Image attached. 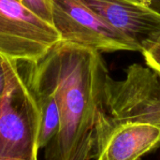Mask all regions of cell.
<instances>
[{"instance_id": "obj_1", "label": "cell", "mask_w": 160, "mask_h": 160, "mask_svg": "<svg viewBox=\"0 0 160 160\" xmlns=\"http://www.w3.org/2000/svg\"><path fill=\"white\" fill-rule=\"evenodd\" d=\"M30 68L52 89L60 110V129L45 148L46 160L92 159L97 112L110 74L101 52L60 41Z\"/></svg>"}, {"instance_id": "obj_2", "label": "cell", "mask_w": 160, "mask_h": 160, "mask_svg": "<svg viewBox=\"0 0 160 160\" xmlns=\"http://www.w3.org/2000/svg\"><path fill=\"white\" fill-rule=\"evenodd\" d=\"M98 112L160 127V74L140 63L129 65L123 79L115 80L109 74Z\"/></svg>"}, {"instance_id": "obj_3", "label": "cell", "mask_w": 160, "mask_h": 160, "mask_svg": "<svg viewBox=\"0 0 160 160\" xmlns=\"http://www.w3.org/2000/svg\"><path fill=\"white\" fill-rule=\"evenodd\" d=\"M0 98V157L38 160L39 110L26 78Z\"/></svg>"}, {"instance_id": "obj_4", "label": "cell", "mask_w": 160, "mask_h": 160, "mask_svg": "<svg viewBox=\"0 0 160 160\" xmlns=\"http://www.w3.org/2000/svg\"><path fill=\"white\" fill-rule=\"evenodd\" d=\"M60 37L54 27L27 9L20 0H0V52L17 62L45 56Z\"/></svg>"}, {"instance_id": "obj_5", "label": "cell", "mask_w": 160, "mask_h": 160, "mask_svg": "<svg viewBox=\"0 0 160 160\" xmlns=\"http://www.w3.org/2000/svg\"><path fill=\"white\" fill-rule=\"evenodd\" d=\"M52 25L60 40L101 53L135 52L132 45L81 0H53Z\"/></svg>"}, {"instance_id": "obj_6", "label": "cell", "mask_w": 160, "mask_h": 160, "mask_svg": "<svg viewBox=\"0 0 160 160\" xmlns=\"http://www.w3.org/2000/svg\"><path fill=\"white\" fill-rule=\"evenodd\" d=\"M158 148V126L97 112L92 159L141 160Z\"/></svg>"}, {"instance_id": "obj_7", "label": "cell", "mask_w": 160, "mask_h": 160, "mask_svg": "<svg viewBox=\"0 0 160 160\" xmlns=\"http://www.w3.org/2000/svg\"><path fill=\"white\" fill-rule=\"evenodd\" d=\"M110 27L128 40L135 52L160 33V12L133 0H81Z\"/></svg>"}, {"instance_id": "obj_8", "label": "cell", "mask_w": 160, "mask_h": 160, "mask_svg": "<svg viewBox=\"0 0 160 160\" xmlns=\"http://www.w3.org/2000/svg\"><path fill=\"white\" fill-rule=\"evenodd\" d=\"M21 62L12 60L0 52V98L6 95L22 77Z\"/></svg>"}, {"instance_id": "obj_9", "label": "cell", "mask_w": 160, "mask_h": 160, "mask_svg": "<svg viewBox=\"0 0 160 160\" xmlns=\"http://www.w3.org/2000/svg\"><path fill=\"white\" fill-rule=\"evenodd\" d=\"M144 64L160 74V33L141 52Z\"/></svg>"}, {"instance_id": "obj_10", "label": "cell", "mask_w": 160, "mask_h": 160, "mask_svg": "<svg viewBox=\"0 0 160 160\" xmlns=\"http://www.w3.org/2000/svg\"><path fill=\"white\" fill-rule=\"evenodd\" d=\"M53 0H20V2L35 15L52 24Z\"/></svg>"}, {"instance_id": "obj_11", "label": "cell", "mask_w": 160, "mask_h": 160, "mask_svg": "<svg viewBox=\"0 0 160 160\" xmlns=\"http://www.w3.org/2000/svg\"><path fill=\"white\" fill-rule=\"evenodd\" d=\"M140 4H142L158 12H160V0H133Z\"/></svg>"}, {"instance_id": "obj_12", "label": "cell", "mask_w": 160, "mask_h": 160, "mask_svg": "<svg viewBox=\"0 0 160 160\" xmlns=\"http://www.w3.org/2000/svg\"><path fill=\"white\" fill-rule=\"evenodd\" d=\"M0 160H25L18 158H11V157H0Z\"/></svg>"}]
</instances>
